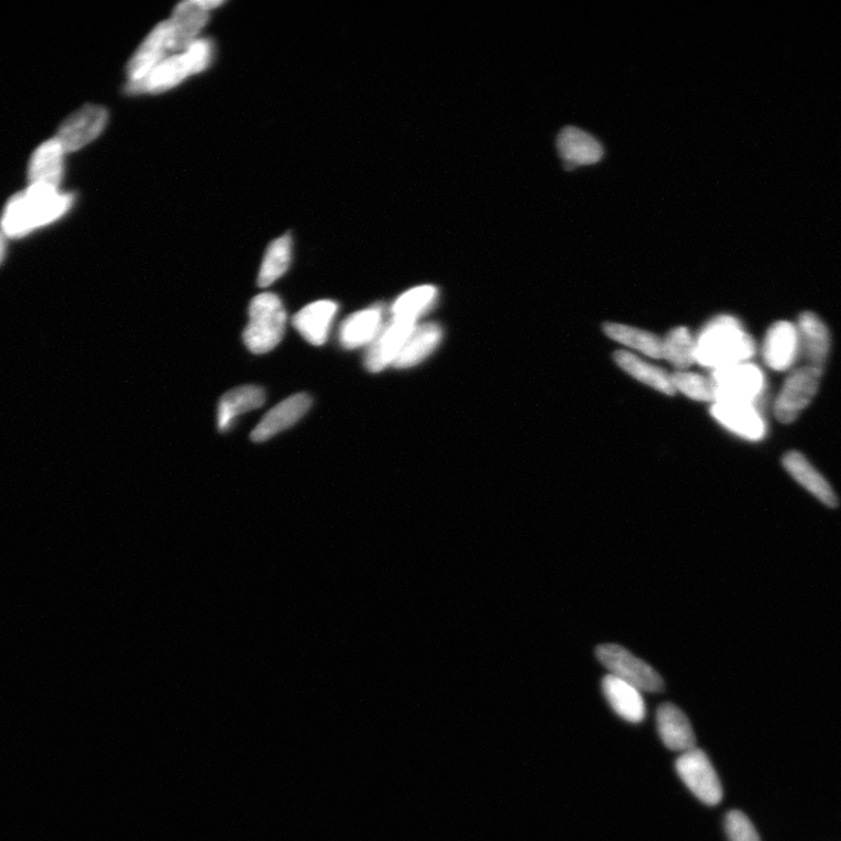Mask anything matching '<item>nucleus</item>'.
Listing matches in <instances>:
<instances>
[{
	"instance_id": "obj_4",
	"label": "nucleus",
	"mask_w": 841,
	"mask_h": 841,
	"mask_svg": "<svg viewBox=\"0 0 841 841\" xmlns=\"http://www.w3.org/2000/svg\"><path fill=\"white\" fill-rule=\"evenodd\" d=\"M248 313L250 323L243 331L247 349L254 354L273 351L282 341L288 320L281 298L272 293L260 294L252 299Z\"/></svg>"
},
{
	"instance_id": "obj_3",
	"label": "nucleus",
	"mask_w": 841,
	"mask_h": 841,
	"mask_svg": "<svg viewBox=\"0 0 841 841\" xmlns=\"http://www.w3.org/2000/svg\"><path fill=\"white\" fill-rule=\"evenodd\" d=\"M212 45L208 41H196L186 51L167 56L142 80L129 83L125 90L130 94H157L174 88L189 75L205 70L212 61Z\"/></svg>"
},
{
	"instance_id": "obj_27",
	"label": "nucleus",
	"mask_w": 841,
	"mask_h": 841,
	"mask_svg": "<svg viewBox=\"0 0 841 841\" xmlns=\"http://www.w3.org/2000/svg\"><path fill=\"white\" fill-rule=\"evenodd\" d=\"M603 331L610 339L625 347L655 359H663V339L657 335L619 323L604 324Z\"/></svg>"
},
{
	"instance_id": "obj_8",
	"label": "nucleus",
	"mask_w": 841,
	"mask_h": 841,
	"mask_svg": "<svg viewBox=\"0 0 841 841\" xmlns=\"http://www.w3.org/2000/svg\"><path fill=\"white\" fill-rule=\"evenodd\" d=\"M676 769L685 786L705 805L713 807L722 800L721 782L702 751L693 749L682 753L677 760Z\"/></svg>"
},
{
	"instance_id": "obj_6",
	"label": "nucleus",
	"mask_w": 841,
	"mask_h": 841,
	"mask_svg": "<svg viewBox=\"0 0 841 841\" xmlns=\"http://www.w3.org/2000/svg\"><path fill=\"white\" fill-rule=\"evenodd\" d=\"M716 393V403H744L757 406L764 392V375L750 362L716 370L711 376Z\"/></svg>"
},
{
	"instance_id": "obj_32",
	"label": "nucleus",
	"mask_w": 841,
	"mask_h": 841,
	"mask_svg": "<svg viewBox=\"0 0 841 841\" xmlns=\"http://www.w3.org/2000/svg\"><path fill=\"white\" fill-rule=\"evenodd\" d=\"M730 841H761L751 819L741 811H731L724 820Z\"/></svg>"
},
{
	"instance_id": "obj_12",
	"label": "nucleus",
	"mask_w": 841,
	"mask_h": 841,
	"mask_svg": "<svg viewBox=\"0 0 841 841\" xmlns=\"http://www.w3.org/2000/svg\"><path fill=\"white\" fill-rule=\"evenodd\" d=\"M800 354L799 335L795 324L777 321L763 341L762 356L766 365L777 372L790 370Z\"/></svg>"
},
{
	"instance_id": "obj_15",
	"label": "nucleus",
	"mask_w": 841,
	"mask_h": 841,
	"mask_svg": "<svg viewBox=\"0 0 841 841\" xmlns=\"http://www.w3.org/2000/svg\"><path fill=\"white\" fill-rule=\"evenodd\" d=\"M796 327L800 354L807 359L808 367L823 370L831 350V337L826 323L813 313H805L800 315Z\"/></svg>"
},
{
	"instance_id": "obj_13",
	"label": "nucleus",
	"mask_w": 841,
	"mask_h": 841,
	"mask_svg": "<svg viewBox=\"0 0 841 841\" xmlns=\"http://www.w3.org/2000/svg\"><path fill=\"white\" fill-rule=\"evenodd\" d=\"M312 405L313 400L310 395L305 393L295 394L283 400L282 403L262 417L251 435L253 441L258 444L265 443L281 432L293 427L309 412Z\"/></svg>"
},
{
	"instance_id": "obj_20",
	"label": "nucleus",
	"mask_w": 841,
	"mask_h": 841,
	"mask_svg": "<svg viewBox=\"0 0 841 841\" xmlns=\"http://www.w3.org/2000/svg\"><path fill=\"white\" fill-rule=\"evenodd\" d=\"M658 733L668 750L688 752L696 749V735L690 720L674 703H663L657 711Z\"/></svg>"
},
{
	"instance_id": "obj_22",
	"label": "nucleus",
	"mask_w": 841,
	"mask_h": 841,
	"mask_svg": "<svg viewBox=\"0 0 841 841\" xmlns=\"http://www.w3.org/2000/svg\"><path fill=\"white\" fill-rule=\"evenodd\" d=\"M602 691L611 709L622 719L633 723L644 720L646 706L642 692L636 687L608 675L602 680Z\"/></svg>"
},
{
	"instance_id": "obj_14",
	"label": "nucleus",
	"mask_w": 841,
	"mask_h": 841,
	"mask_svg": "<svg viewBox=\"0 0 841 841\" xmlns=\"http://www.w3.org/2000/svg\"><path fill=\"white\" fill-rule=\"evenodd\" d=\"M711 412L720 425L749 441H760L766 436V423L756 405L714 403Z\"/></svg>"
},
{
	"instance_id": "obj_5",
	"label": "nucleus",
	"mask_w": 841,
	"mask_h": 841,
	"mask_svg": "<svg viewBox=\"0 0 841 841\" xmlns=\"http://www.w3.org/2000/svg\"><path fill=\"white\" fill-rule=\"evenodd\" d=\"M600 663L614 676L641 692L658 693L663 691L664 680L654 667L637 658L619 644H602L597 648Z\"/></svg>"
},
{
	"instance_id": "obj_2",
	"label": "nucleus",
	"mask_w": 841,
	"mask_h": 841,
	"mask_svg": "<svg viewBox=\"0 0 841 841\" xmlns=\"http://www.w3.org/2000/svg\"><path fill=\"white\" fill-rule=\"evenodd\" d=\"M73 201L72 195L61 190L29 186L9 200L2 219L3 232L11 238L28 236L62 218Z\"/></svg>"
},
{
	"instance_id": "obj_30",
	"label": "nucleus",
	"mask_w": 841,
	"mask_h": 841,
	"mask_svg": "<svg viewBox=\"0 0 841 841\" xmlns=\"http://www.w3.org/2000/svg\"><path fill=\"white\" fill-rule=\"evenodd\" d=\"M663 359L684 371L696 364V338L687 328L671 330L663 339Z\"/></svg>"
},
{
	"instance_id": "obj_10",
	"label": "nucleus",
	"mask_w": 841,
	"mask_h": 841,
	"mask_svg": "<svg viewBox=\"0 0 841 841\" xmlns=\"http://www.w3.org/2000/svg\"><path fill=\"white\" fill-rule=\"evenodd\" d=\"M108 121L103 107L87 105L70 117L57 130L55 140L66 152L86 146L101 135Z\"/></svg>"
},
{
	"instance_id": "obj_24",
	"label": "nucleus",
	"mask_w": 841,
	"mask_h": 841,
	"mask_svg": "<svg viewBox=\"0 0 841 841\" xmlns=\"http://www.w3.org/2000/svg\"><path fill=\"white\" fill-rule=\"evenodd\" d=\"M444 338L443 328L436 323L416 325L397 356L394 368L411 369L425 361L439 347Z\"/></svg>"
},
{
	"instance_id": "obj_29",
	"label": "nucleus",
	"mask_w": 841,
	"mask_h": 841,
	"mask_svg": "<svg viewBox=\"0 0 841 841\" xmlns=\"http://www.w3.org/2000/svg\"><path fill=\"white\" fill-rule=\"evenodd\" d=\"M438 298V291L433 285L416 286L401 295L393 304V318L405 319L416 323L420 316L426 315L434 308Z\"/></svg>"
},
{
	"instance_id": "obj_21",
	"label": "nucleus",
	"mask_w": 841,
	"mask_h": 841,
	"mask_svg": "<svg viewBox=\"0 0 841 841\" xmlns=\"http://www.w3.org/2000/svg\"><path fill=\"white\" fill-rule=\"evenodd\" d=\"M384 310L373 307L352 314L342 321L339 329V341L347 350L370 347L384 328Z\"/></svg>"
},
{
	"instance_id": "obj_7",
	"label": "nucleus",
	"mask_w": 841,
	"mask_h": 841,
	"mask_svg": "<svg viewBox=\"0 0 841 841\" xmlns=\"http://www.w3.org/2000/svg\"><path fill=\"white\" fill-rule=\"evenodd\" d=\"M823 370L802 367L794 371L783 384L775 403V416L780 424L795 423L816 396Z\"/></svg>"
},
{
	"instance_id": "obj_26",
	"label": "nucleus",
	"mask_w": 841,
	"mask_h": 841,
	"mask_svg": "<svg viewBox=\"0 0 841 841\" xmlns=\"http://www.w3.org/2000/svg\"><path fill=\"white\" fill-rule=\"evenodd\" d=\"M614 359L624 372L641 381L642 384L666 395L677 393L671 375L663 369L648 364V362L626 351L615 352Z\"/></svg>"
},
{
	"instance_id": "obj_1",
	"label": "nucleus",
	"mask_w": 841,
	"mask_h": 841,
	"mask_svg": "<svg viewBox=\"0 0 841 841\" xmlns=\"http://www.w3.org/2000/svg\"><path fill=\"white\" fill-rule=\"evenodd\" d=\"M756 353V343L739 319L722 315L705 325L696 338V362L720 370L749 362Z\"/></svg>"
},
{
	"instance_id": "obj_9",
	"label": "nucleus",
	"mask_w": 841,
	"mask_h": 841,
	"mask_svg": "<svg viewBox=\"0 0 841 841\" xmlns=\"http://www.w3.org/2000/svg\"><path fill=\"white\" fill-rule=\"evenodd\" d=\"M222 2L189 0L181 3L166 21L170 52H184L196 42V36L206 25L209 11Z\"/></svg>"
},
{
	"instance_id": "obj_31",
	"label": "nucleus",
	"mask_w": 841,
	"mask_h": 841,
	"mask_svg": "<svg viewBox=\"0 0 841 841\" xmlns=\"http://www.w3.org/2000/svg\"><path fill=\"white\" fill-rule=\"evenodd\" d=\"M676 391L686 396L703 401V403H716L717 393L711 378H706L697 373L678 371L671 375Z\"/></svg>"
},
{
	"instance_id": "obj_11",
	"label": "nucleus",
	"mask_w": 841,
	"mask_h": 841,
	"mask_svg": "<svg viewBox=\"0 0 841 841\" xmlns=\"http://www.w3.org/2000/svg\"><path fill=\"white\" fill-rule=\"evenodd\" d=\"M415 327L416 323L397 318H393L390 324L384 325V328L381 329L369 347L365 358L367 369L372 373H379L394 365Z\"/></svg>"
},
{
	"instance_id": "obj_23",
	"label": "nucleus",
	"mask_w": 841,
	"mask_h": 841,
	"mask_svg": "<svg viewBox=\"0 0 841 841\" xmlns=\"http://www.w3.org/2000/svg\"><path fill=\"white\" fill-rule=\"evenodd\" d=\"M170 53L166 22L159 24L132 55L128 64L129 83L140 81Z\"/></svg>"
},
{
	"instance_id": "obj_17",
	"label": "nucleus",
	"mask_w": 841,
	"mask_h": 841,
	"mask_svg": "<svg viewBox=\"0 0 841 841\" xmlns=\"http://www.w3.org/2000/svg\"><path fill=\"white\" fill-rule=\"evenodd\" d=\"M782 463L794 480L816 496L821 504L830 509L838 507L837 493L827 478L809 462L805 455L790 451L783 457Z\"/></svg>"
},
{
	"instance_id": "obj_18",
	"label": "nucleus",
	"mask_w": 841,
	"mask_h": 841,
	"mask_svg": "<svg viewBox=\"0 0 841 841\" xmlns=\"http://www.w3.org/2000/svg\"><path fill=\"white\" fill-rule=\"evenodd\" d=\"M337 312L338 304L334 301L314 302L293 317L294 328L312 346L321 347L329 338Z\"/></svg>"
},
{
	"instance_id": "obj_33",
	"label": "nucleus",
	"mask_w": 841,
	"mask_h": 841,
	"mask_svg": "<svg viewBox=\"0 0 841 841\" xmlns=\"http://www.w3.org/2000/svg\"><path fill=\"white\" fill-rule=\"evenodd\" d=\"M6 255V242L2 236H0V263L3 262Z\"/></svg>"
},
{
	"instance_id": "obj_28",
	"label": "nucleus",
	"mask_w": 841,
	"mask_h": 841,
	"mask_svg": "<svg viewBox=\"0 0 841 841\" xmlns=\"http://www.w3.org/2000/svg\"><path fill=\"white\" fill-rule=\"evenodd\" d=\"M293 256V240L290 234L273 241L265 252L258 284L266 288L288 272Z\"/></svg>"
},
{
	"instance_id": "obj_16",
	"label": "nucleus",
	"mask_w": 841,
	"mask_h": 841,
	"mask_svg": "<svg viewBox=\"0 0 841 841\" xmlns=\"http://www.w3.org/2000/svg\"><path fill=\"white\" fill-rule=\"evenodd\" d=\"M65 151L55 139L34 151L29 165V186L59 190Z\"/></svg>"
},
{
	"instance_id": "obj_19",
	"label": "nucleus",
	"mask_w": 841,
	"mask_h": 841,
	"mask_svg": "<svg viewBox=\"0 0 841 841\" xmlns=\"http://www.w3.org/2000/svg\"><path fill=\"white\" fill-rule=\"evenodd\" d=\"M557 146L567 170L578 165L597 164L604 155L601 143L576 127H567L560 131Z\"/></svg>"
},
{
	"instance_id": "obj_25",
	"label": "nucleus",
	"mask_w": 841,
	"mask_h": 841,
	"mask_svg": "<svg viewBox=\"0 0 841 841\" xmlns=\"http://www.w3.org/2000/svg\"><path fill=\"white\" fill-rule=\"evenodd\" d=\"M264 401L265 393L259 386L248 385L227 392L218 406L219 430L227 432L238 416L261 408Z\"/></svg>"
}]
</instances>
